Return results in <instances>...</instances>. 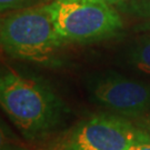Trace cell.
<instances>
[{"label":"cell","instance_id":"8992f818","mask_svg":"<svg viewBox=\"0 0 150 150\" xmlns=\"http://www.w3.org/2000/svg\"><path fill=\"white\" fill-rule=\"evenodd\" d=\"M128 62L134 68L150 75V35L139 37L128 51Z\"/></svg>","mask_w":150,"mask_h":150},{"label":"cell","instance_id":"30bf717a","mask_svg":"<svg viewBox=\"0 0 150 150\" xmlns=\"http://www.w3.org/2000/svg\"><path fill=\"white\" fill-rule=\"evenodd\" d=\"M138 125H139L141 128L145 129L146 131L150 134V117L149 118H145L142 119V120H140L139 122H138Z\"/></svg>","mask_w":150,"mask_h":150},{"label":"cell","instance_id":"277c9868","mask_svg":"<svg viewBox=\"0 0 150 150\" xmlns=\"http://www.w3.org/2000/svg\"><path fill=\"white\" fill-rule=\"evenodd\" d=\"M141 142H150V134L138 123L119 115L99 113L78 123L62 150H125Z\"/></svg>","mask_w":150,"mask_h":150},{"label":"cell","instance_id":"3957f363","mask_svg":"<svg viewBox=\"0 0 150 150\" xmlns=\"http://www.w3.org/2000/svg\"><path fill=\"white\" fill-rule=\"evenodd\" d=\"M47 6L64 41L101 40L112 37L122 28L118 11L102 0H52Z\"/></svg>","mask_w":150,"mask_h":150},{"label":"cell","instance_id":"52a82bcc","mask_svg":"<svg viewBox=\"0 0 150 150\" xmlns=\"http://www.w3.org/2000/svg\"><path fill=\"white\" fill-rule=\"evenodd\" d=\"M122 11L150 21V0H130L121 5Z\"/></svg>","mask_w":150,"mask_h":150},{"label":"cell","instance_id":"8fae6325","mask_svg":"<svg viewBox=\"0 0 150 150\" xmlns=\"http://www.w3.org/2000/svg\"><path fill=\"white\" fill-rule=\"evenodd\" d=\"M105 2H107L109 5H122L127 1H130V0H102Z\"/></svg>","mask_w":150,"mask_h":150},{"label":"cell","instance_id":"9c48e42d","mask_svg":"<svg viewBox=\"0 0 150 150\" xmlns=\"http://www.w3.org/2000/svg\"><path fill=\"white\" fill-rule=\"evenodd\" d=\"M125 150H150V142H141L128 147Z\"/></svg>","mask_w":150,"mask_h":150},{"label":"cell","instance_id":"5b68a950","mask_svg":"<svg viewBox=\"0 0 150 150\" xmlns=\"http://www.w3.org/2000/svg\"><path fill=\"white\" fill-rule=\"evenodd\" d=\"M87 91L97 105L122 117H142L150 112V83L113 71L92 75Z\"/></svg>","mask_w":150,"mask_h":150},{"label":"cell","instance_id":"7a4b0ae2","mask_svg":"<svg viewBox=\"0 0 150 150\" xmlns=\"http://www.w3.org/2000/svg\"><path fill=\"white\" fill-rule=\"evenodd\" d=\"M1 47L12 58L48 64L62 43L48 6L16 10L1 19Z\"/></svg>","mask_w":150,"mask_h":150},{"label":"cell","instance_id":"6da1fadb","mask_svg":"<svg viewBox=\"0 0 150 150\" xmlns=\"http://www.w3.org/2000/svg\"><path fill=\"white\" fill-rule=\"evenodd\" d=\"M4 111L27 139L51 134L62 122L67 107L50 87L38 78L8 70L0 80Z\"/></svg>","mask_w":150,"mask_h":150},{"label":"cell","instance_id":"ba28073f","mask_svg":"<svg viewBox=\"0 0 150 150\" xmlns=\"http://www.w3.org/2000/svg\"><path fill=\"white\" fill-rule=\"evenodd\" d=\"M37 0H0V10L4 13L9 10H20L25 8H30Z\"/></svg>","mask_w":150,"mask_h":150}]
</instances>
